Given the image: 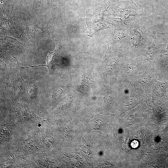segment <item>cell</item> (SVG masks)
<instances>
[{"label":"cell","instance_id":"7a4b0ae2","mask_svg":"<svg viewBox=\"0 0 168 168\" xmlns=\"http://www.w3.org/2000/svg\"><path fill=\"white\" fill-rule=\"evenodd\" d=\"M139 145V143L136 140L133 141L131 143V146L133 148H137Z\"/></svg>","mask_w":168,"mask_h":168},{"label":"cell","instance_id":"3957f363","mask_svg":"<svg viewBox=\"0 0 168 168\" xmlns=\"http://www.w3.org/2000/svg\"><path fill=\"white\" fill-rule=\"evenodd\" d=\"M33 6L35 4V3H39V2H40L41 4V0H33Z\"/></svg>","mask_w":168,"mask_h":168},{"label":"cell","instance_id":"6da1fadb","mask_svg":"<svg viewBox=\"0 0 168 168\" xmlns=\"http://www.w3.org/2000/svg\"><path fill=\"white\" fill-rule=\"evenodd\" d=\"M52 54L51 53L49 54L47 57V64L46 65H42L38 66L37 67L40 66H46L47 67L48 70V73L49 74H51L53 72V64L52 63Z\"/></svg>","mask_w":168,"mask_h":168}]
</instances>
